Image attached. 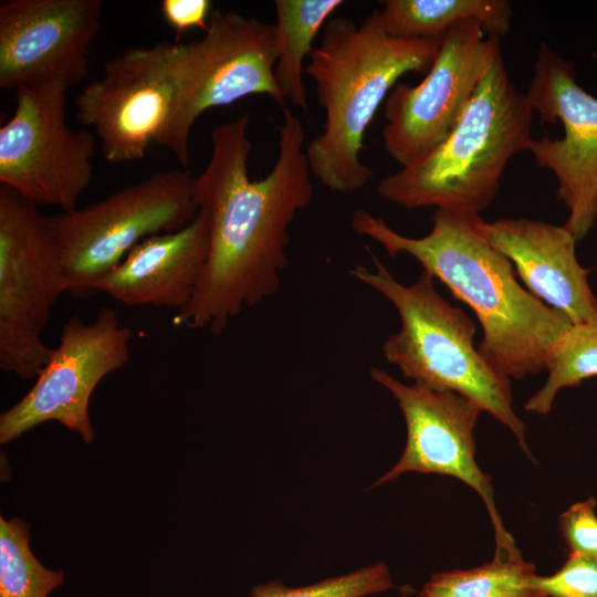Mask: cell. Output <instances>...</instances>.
Masks as SVG:
<instances>
[{
  "instance_id": "obj_1",
  "label": "cell",
  "mask_w": 597,
  "mask_h": 597,
  "mask_svg": "<svg viewBox=\"0 0 597 597\" xmlns=\"http://www.w3.org/2000/svg\"><path fill=\"white\" fill-rule=\"evenodd\" d=\"M249 124L244 113L214 127L210 159L195 177L209 248L191 300L172 320L177 326L219 335L243 311L275 294L289 265V228L313 199L301 119L283 109L277 157L261 179L249 177Z\"/></svg>"
},
{
  "instance_id": "obj_2",
  "label": "cell",
  "mask_w": 597,
  "mask_h": 597,
  "mask_svg": "<svg viewBox=\"0 0 597 597\" xmlns=\"http://www.w3.org/2000/svg\"><path fill=\"white\" fill-rule=\"evenodd\" d=\"M482 221L479 213L434 209L431 231L410 238L358 208L350 227L391 258L412 256L468 304L483 331L480 354L499 374L521 379L546 368L553 346L573 323L520 285L511 261L484 235Z\"/></svg>"
},
{
  "instance_id": "obj_3",
  "label": "cell",
  "mask_w": 597,
  "mask_h": 597,
  "mask_svg": "<svg viewBox=\"0 0 597 597\" xmlns=\"http://www.w3.org/2000/svg\"><path fill=\"white\" fill-rule=\"evenodd\" d=\"M440 40L399 39L386 33L380 11L357 25L329 19L304 72L324 109L323 132L305 150L311 174L333 192H354L374 177L360 160L365 132L380 104L407 73H427Z\"/></svg>"
},
{
  "instance_id": "obj_4",
  "label": "cell",
  "mask_w": 597,
  "mask_h": 597,
  "mask_svg": "<svg viewBox=\"0 0 597 597\" xmlns=\"http://www.w3.org/2000/svg\"><path fill=\"white\" fill-rule=\"evenodd\" d=\"M534 112L514 85L501 45L447 138L415 164L377 185L385 201L479 213L495 199L510 159L530 150Z\"/></svg>"
},
{
  "instance_id": "obj_5",
  "label": "cell",
  "mask_w": 597,
  "mask_h": 597,
  "mask_svg": "<svg viewBox=\"0 0 597 597\" xmlns=\"http://www.w3.org/2000/svg\"><path fill=\"white\" fill-rule=\"evenodd\" d=\"M366 251L374 269L357 264L349 274L387 298L400 317V329L383 345L386 360L412 384L453 391L475 402L506 426L534 461L525 425L513 409L510 378L494 370L474 347V323L437 292L429 273L422 271L412 284L405 285L370 248Z\"/></svg>"
},
{
  "instance_id": "obj_6",
  "label": "cell",
  "mask_w": 597,
  "mask_h": 597,
  "mask_svg": "<svg viewBox=\"0 0 597 597\" xmlns=\"http://www.w3.org/2000/svg\"><path fill=\"white\" fill-rule=\"evenodd\" d=\"M198 214L195 177L159 171L69 213L50 216L65 292L94 294L95 283L145 239L177 231Z\"/></svg>"
},
{
  "instance_id": "obj_7",
  "label": "cell",
  "mask_w": 597,
  "mask_h": 597,
  "mask_svg": "<svg viewBox=\"0 0 597 597\" xmlns=\"http://www.w3.org/2000/svg\"><path fill=\"white\" fill-rule=\"evenodd\" d=\"M39 207L0 185V368L23 380L48 360L42 334L65 292L50 216Z\"/></svg>"
},
{
  "instance_id": "obj_8",
  "label": "cell",
  "mask_w": 597,
  "mask_h": 597,
  "mask_svg": "<svg viewBox=\"0 0 597 597\" xmlns=\"http://www.w3.org/2000/svg\"><path fill=\"white\" fill-rule=\"evenodd\" d=\"M274 23L233 10L212 11L202 38L181 44V80L176 107L160 142L187 168L189 136L206 111L250 95H268L283 109L275 78Z\"/></svg>"
},
{
  "instance_id": "obj_9",
  "label": "cell",
  "mask_w": 597,
  "mask_h": 597,
  "mask_svg": "<svg viewBox=\"0 0 597 597\" xmlns=\"http://www.w3.org/2000/svg\"><path fill=\"white\" fill-rule=\"evenodd\" d=\"M67 87L45 83L15 91V108L0 127V185L38 206L69 213L93 178L96 139L65 122Z\"/></svg>"
},
{
  "instance_id": "obj_10",
  "label": "cell",
  "mask_w": 597,
  "mask_h": 597,
  "mask_svg": "<svg viewBox=\"0 0 597 597\" xmlns=\"http://www.w3.org/2000/svg\"><path fill=\"white\" fill-rule=\"evenodd\" d=\"M181 80V44L130 48L107 61L76 96V116L93 127L113 164L145 156L159 144L174 114Z\"/></svg>"
},
{
  "instance_id": "obj_11",
  "label": "cell",
  "mask_w": 597,
  "mask_h": 597,
  "mask_svg": "<svg viewBox=\"0 0 597 597\" xmlns=\"http://www.w3.org/2000/svg\"><path fill=\"white\" fill-rule=\"evenodd\" d=\"M132 334L109 307L101 308L88 323L78 315L69 318L32 388L0 415V443L46 421H56L92 442L91 396L104 377L129 360Z\"/></svg>"
},
{
  "instance_id": "obj_12",
  "label": "cell",
  "mask_w": 597,
  "mask_h": 597,
  "mask_svg": "<svg viewBox=\"0 0 597 597\" xmlns=\"http://www.w3.org/2000/svg\"><path fill=\"white\" fill-rule=\"evenodd\" d=\"M478 21L452 27L441 39L436 60L415 86L398 82L384 107L386 153L401 167L427 156L451 133L483 77L499 38Z\"/></svg>"
},
{
  "instance_id": "obj_13",
  "label": "cell",
  "mask_w": 597,
  "mask_h": 597,
  "mask_svg": "<svg viewBox=\"0 0 597 597\" xmlns=\"http://www.w3.org/2000/svg\"><path fill=\"white\" fill-rule=\"evenodd\" d=\"M369 376L396 399L407 427L399 461L374 486L408 472L453 476L484 502L494 528V557L521 555L496 509L491 479L475 460L473 432L482 409L462 395L407 385L380 368L371 367Z\"/></svg>"
},
{
  "instance_id": "obj_14",
  "label": "cell",
  "mask_w": 597,
  "mask_h": 597,
  "mask_svg": "<svg viewBox=\"0 0 597 597\" xmlns=\"http://www.w3.org/2000/svg\"><path fill=\"white\" fill-rule=\"evenodd\" d=\"M533 69L528 103L543 122H561L564 136L534 139L528 151L556 177L557 199L569 209L563 226L580 240L597 219V98L577 84L573 64L545 43Z\"/></svg>"
},
{
  "instance_id": "obj_15",
  "label": "cell",
  "mask_w": 597,
  "mask_h": 597,
  "mask_svg": "<svg viewBox=\"0 0 597 597\" xmlns=\"http://www.w3.org/2000/svg\"><path fill=\"white\" fill-rule=\"evenodd\" d=\"M103 7V0L1 1L0 87L81 84Z\"/></svg>"
},
{
  "instance_id": "obj_16",
  "label": "cell",
  "mask_w": 597,
  "mask_h": 597,
  "mask_svg": "<svg viewBox=\"0 0 597 597\" xmlns=\"http://www.w3.org/2000/svg\"><path fill=\"white\" fill-rule=\"evenodd\" d=\"M490 243L513 264L528 291L573 324L597 321L588 270L577 261L576 239L564 226L527 218L482 221Z\"/></svg>"
},
{
  "instance_id": "obj_17",
  "label": "cell",
  "mask_w": 597,
  "mask_h": 597,
  "mask_svg": "<svg viewBox=\"0 0 597 597\" xmlns=\"http://www.w3.org/2000/svg\"><path fill=\"white\" fill-rule=\"evenodd\" d=\"M209 248L206 219L198 211L186 227L145 239L94 285L128 306L182 310L191 300Z\"/></svg>"
},
{
  "instance_id": "obj_18",
  "label": "cell",
  "mask_w": 597,
  "mask_h": 597,
  "mask_svg": "<svg viewBox=\"0 0 597 597\" xmlns=\"http://www.w3.org/2000/svg\"><path fill=\"white\" fill-rule=\"evenodd\" d=\"M381 22L387 34L399 39L440 40L452 27L478 21L488 36L510 31L512 7L506 0H386Z\"/></svg>"
},
{
  "instance_id": "obj_19",
  "label": "cell",
  "mask_w": 597,
  "mask_h": 597,
  "mask_svg": "<svg viewBox=\"0 0 597 597\" xmlns=\"http://www.w3.org/2000/svg\"><path fill=\"white\" fill-rule=\"evenodd\" d=\"M344 4L343 0L274 1L277 33L274 78L283 98L303 112L308 111L304 61L310 56L318 32Z\"/></svg>"
},
{
  "instance_id": "obj_20",
  "label": "cell",
  "mask_w": 597,
  "mask_h": 597,
  "mask_svg": "<svg viewBox=\"0 0 597 597\" xmlns=\"http://www.w3.org/2000/svg\"><path fill=\"white\" fill-rule=\"evenodd\" d=\"M535 567L521 555L494 557L471 569L433 574L419 597H544L535 587Z\"/></svg>"
},
{
  "instance_id": "obj_21",
  "label": "cell",
  "mask_w": 597,
  "mask_h": 597,
  "mask_svg": "<svg viewBox=\"0 0 597 597\" xmlns=\"http://www.w3.org/2000/svg\"><path fill=\"white\" fill-rule=\"evenodd\" d=\"M545 369L548 375L544 385L524 406L538 415L551 411L561 389L597 376V321L572 324L553 346Z\"/></svg>"
},
{
  "instance_id": "obj_22",
  "label": "cell",
  "mask_w": 597,
  "mask_h": 597,
  "mask_svg": "<svg viewBox=\"0 0 597 597\" xmlns=\"http://www.w3.org/2000/svg\"><path fill=\"white\" fill-rule=\"evenodd\" d=\"M29 542L23 520L0 517V597H48L63 585V572L44 567Z\"/></svg>"
},
{
  "instance_id": "obj_23",
  "label": "cell",
  "mask_w": 597,
  "mask_h": 597,
  "mask_svg": "<svg viewBox=\"0 0 597 597\" xmlns=\"http://www.w3.org/2000/svg\"><path fill=\"white\" fill-rule=\"evenodd\" d=\"M392 586L388 568L384 564H374L303 587L268 582L254 586L250 597H364L386 591Z\"/></svg>"
},
{
  "instance_id": "obj_24",
  "label": "cell",
  "mask_w": 597,
  "mask_h": 597,
  "mask_svg": "<svg viewBox=\"0 0 597 597\" xmlns=\"http://www.w3.org/2000/svg\"><path fill=\"white\" fill-rule=\"evenodd\" d=\"M534 587L544 597H597V561L568 554L554 574L536 575Z\"/></svg>"
},
{
  "instance_id": "obj_25",
  "label": "cell",
  "mask_w": 597,
  "mask_h": 597,
  "mask_svg": "<svg viewBox=\"0 0 597 597\" xmlns=\"http://www.w3.org/2000/svg\"><path fill=\"white\" fill-rule=\"evenodd\" d=\"M597 500L589 496L572 504L558 517V531L568 554L597 561Z\"/></svg>"
},
{
  "instance_id": "obj_26",
  "label": "cell",
  "mask_w": 597,
  "mask_h": 597,
  "mask_svg": "<svg viewBox=\"0 0 597 597\" xmlns=\"http://www.w3.org/2000/svg\"><path fill=\"white\" fill-rule=\"evenodd\" d=\"M160 12L165 22L178 36L191 29L206 31L211 15L209 0H163Z\"/></svg>"
}]
</instances>
